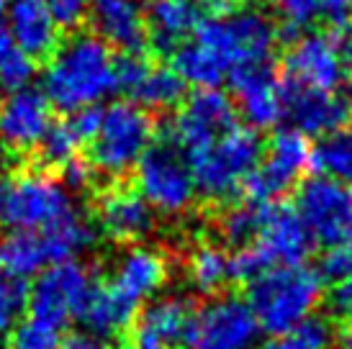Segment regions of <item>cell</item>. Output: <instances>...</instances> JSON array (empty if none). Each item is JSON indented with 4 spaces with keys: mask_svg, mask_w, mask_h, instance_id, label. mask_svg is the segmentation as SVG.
Returning a JSON list of instances; mask_svg holds the SVG:
<instances>
[{
    "mask_svg": "<svg viewBox=\"0 0 352 349\" xmlns=\"http://www.w3.org/2000/svg\"><path fill=\"white\" fill-rule=\"evenodd\" d=\"M129 349H139V347H129Z\"/></svg>",
    "mask_w": 352,
    "mask_h": 349,
    "instance_id": "obj_54",
    "label": "cell"
},
{
    "mask_svg": "<svg viewBox=\"0 0 352 349\" xmlns=\"http://www.w3.org/2000/svg\"><path fill=\"white\" fill-rule=\"evenodd\" d=\"M167 280L165 257L149 249V247H134L116 262V270L108 285H113L121 295H126L131 303H142L152 298Z\"/></svg>",
    "mask_w": 352,
    "mask_h": 349,
    "instance_id": "obj_22",
    "label": "cell"
},
{
    "mask_svg": "<svg viewBox=\"0 0 352 349\" xmlns=\"http://www.w3.org/2000/svg\"><path fill=\"white\" fill-rule=\"evenodd\" d=\"M319 3H322V16L332 23V29H337V31L350 29L352 0H319Z\"/></svg>",
    "mask_w": 352,
    "mask_h": 349,
    "instance_id": "obj_43",
    "label": "cell"
},
{
    "mask_svg": "<svg viewBox=\"0 0 352 349\" xmlns=\"http://www.w3.org/2000/svg\"><path fill=\"white\" fill-rule=\"evenodd\" d=\"M265 205L267 203H254V201L232 205L219 221V232L224 236V242L236 244V247L252 244L254 236L260 234V226H263Z\"/></svg>",
    "mask_w": 352,
    "mask_h": 349,
    "instance_id": "obj_31",
    "label": "cell"
},
{
    "mask_svg": "<svg viewBox=\"0 0 352 349\" xmlns=\"http://www.w3.org/2000/svg\"><path fill=\"white\" fill-rule=\"evenodd\" d=\"M252 247L260 252L267 267H291V264H303V260L309 257L311 236L294 208L267 203L263 226L254 236Z\"/></svg>",
    "mask_w": 352,
    "mask_h": 349,
    "instance_id": "obj_15",
    "label": "cell"
},
{
    "mask_svg": "<svg viewBox=\"0 0 352 349\" xmlns=\"http://www.w3.org/2000/svg\"><path fill=\"white\" fill-rule=\"evenodd\" d=\"M193 3H196L198 8L224 16V13H232V10L242 8V3H245V0H193Z\"/></svg>",
    "mask_w": 352,
    "mask_h": 349,
    "instance_id": "obj_46",
    "label": "cell"
},
{
    "mask_svg": "<svg viewBox=\"0 0 352 349\" xmlns=\"http://www.w3.org/2000/svg\"><path fill=\"white\" fill-rule=\"evenodd\" d=\"M296 214L311 242L324 247L352 242V185L332 177H311L298 188Z\"/></svg>",
    "mask_w": 352,
    "mask_h": 349,
    "instance_id": "obj_8",
    "label": "cell"
},
{
    "mask_svg": "<svg viewBox=\"0 0 352 349\" xmlns=\"http://www.w3.org/2000/svg\"><path fill=\"white\" fill-rule=\"evenodd\" d=\"M8 201H10V180L0 174V223L8 221Z\"/></svg>",
    "mask_w": 352,
    "mask_h": 349,
    "instance_id": "obj_48",
    "label": "cell"
},
{
    "mask_svg": "<svg viewBox=\"0 0 352 349\" xmlns=\"http://www.w3.org/2000/svg\"><path fill=\"white\" fill-rule=\"evenodd\" d=\"M116 93V59L103 39L78 34L59 44L44 72V95L50 106L75 113Z\"/></svg>",
    "mask_w": 352,
    "mask_h": 349,
    "instance_id": "obj_1",
    "label": "cell"
},
{
    "mask_svg": "<svg viewBox=\"0 0 352 349\" xmlns=\"http://www.w3.org/2000/svg\"><path fill=\"white\" fill-rule=\"evenodd\" d=\"M59 29H75L88 16L90 0H47Z\"/></svg>",
    "mask_w": 352,
    "mask_h": 349,
    "instance_id": "obj_40",
    "label": "cell"
},
{
    "mask_svg": "<svg viewBox=\"0 0 352 349\" xmlns=\"http://www.w3.org/2000/svg\"><path fill=\"white\" fill-rule=\"evenodd\" d=\"M31 288L26 278H19L8 270H0V334L16 329L29 311Z\"/></svg>",
    "mask_w": 352,
    "mask_h": 349,
    "instance_id": "obj_33",
    "label": "cell"
},
{
    "mask_svg": "<svg viewBox=\"0 0 352 349\" xmlns=\"http://www.w3.org/2000/svg\"><path fill=\"white\" fill-rule=\"evenodd\" d=\"M198 19L193 0H155L147 13V41L160 54H170L198 29Z\"/></svg>",
    "mask_w": 352,
    "mask_h": 349,
    "instance_id": "obj_23",
    "label": "cell"
},
{
    "mask_svg": "<svg viewBox=\"0 0 352 349\" xmlns=\"http://www.w3.org/2000/svg\"><path fill=\"white\" fill-rule=\"evenodd\" d=\"M52 126L50 100L41 90L23 87L0 103V142L10 152H31Z\"/></svg>",
    "mask_w": 352,
    "mask_h": 349,
    "instance_id": "obj_16",
    "label": "cell"
},
{
    "mask_svg": "<svg viewBox=\"0 0 352 349\" xmlns=\"http://www.w3.org/2000/svg\"><path fill=\"white\" fill-rule=\"evenodd\" d=\"M41 234V242L47 249V260L50 262H67L72 257L82 254L85 249L93 247L96 242V232L82 216L75 211L72 216L57 221L54 226L44 229Z\"/></svg>",
    "mask_w": 352,
    "mask_h": 349,
    "instance_id": "obj_26",
    "label": "cell"
},
{
    "mask_svg": "<svg viewBox=\"0 0 352 349\" xmlns=\"http://www.w3.org/2000/svg\"><path fill=\"white\" fill-rule=\"evenodd\" d=\"M62 347V329L47 321L29 316L13 329L8 349H59Z\"/></svg>",
    "mask_w": 352,
    "mask_h": 349,
    "instance_id": "obj_35",
    "label": "cell"
},
{
    "mask_svg": "<svg viewBox=\"0 0 352 349\" xmlns=\"http://www.w3.org/2000/svg\"><path fill=\"white\" fill-rule=\"evenodd\" d=\"M80 136L75 134V128L69 121H59V124H52L47 128V134L41 136L39 142V162L44 167H67L75 157H78L80 149Z\"/></svg>",
    "mask_w": 352,
    "mask_h": 349,
    "instance_id": "obj_32",
    "label": "cell"
},
{
    "mask_svg": "<svg viewBox=\"0 0 352 349\" xmlns=\"http://www.w3.org/2000/svg\"><path fill=\"white\" fill-rule=\"evenodd\" d=\"M96 280L88 267L80 262H54L39 272L29 295V311L34 319L47 321L57 329H65L72 319L82 316Z\"/></svg>",
    "mask_w": 352,
    "mask_h": 349,
    "instance_id": "obj_9",
    "label": "cell"
},
{
    "mask_svg": "<svg viewBox=\"0 0 352 349\" xmlns=\"http://www.w3.org/2000/svg\"><path fill=\"white\" fill-rule=\"evenodd\" d=\"M59 349H106V347L93 334H72V337H67V339L62 341Z\"/></svg>",
    "mask_w": 352,
    "mask_h": 349,
    "instance_id": "obj_45",
    "label": "cell"
},
{
    "mask_svg": "<svg viewBox=\"0 0 352 349\" xmlns=\"http://www.w3.org/2000/svg\"><path fill=\"white\" fill-rule=\"evenodd\" d=\"M260 324L247 301L216 298L193 313L186 349H252L260 339Z\"/></svg>",
    "mask_w": 352,
    "mask_h": 349,
    "instance_id": "obj_10",
    "label": "cell"
},
{
    "mask_svg": "<svg viewBox=\"0 0 352 349\" xmlns=\"http://www.w3.org/2000/svg\"><path fill=\"white\" fill-rule=\"evenodd\" d=\"M334 311L342 316L344 321L352 324V275L344 282L334 285V298H332Z\"/></svg>",
    "mask_w": 352,
    "mask_h": 349,
    "instance_id": "obj_44",
    "label": "cell"
},
{
    "mask_svg": "<svg viewBox=\"0 0 352 349\" xmlns=\"http://www.w3.org/2000/svg\"><path fill=\"white\" fill-rule=\"evenodd\" d=\"M47 249L39 232H13L0 236V270H8L19 278L36 275L47 267Z\"/></svg>",
    "mask_w": 352,
    "mask_h": 349,
    "instance_id": "obj_25",
    "label": "cell"
},
{
    "mask_svg": "<svg viewBox=\"0 0 352 349\" xmlns=\"http://www.w3.org/2000/svg\"><path fill=\"white\" fill-rule=\"evenodd\" d=\"M234 85L239 111L252 128H273L283 116V93L280 82L275 80L270 62L236 69L229 75Z\"/></svg>",
    "mask_w": 352,
    "mask_h": 349,
    "instance_id": "obj_17",
    "label": "cell"
},
{
    "mask_svg": "<svg viewBox=\"0 0 352 349\" xmlns=\"http://www.w3.org/2000/svg\"><path fill=\"white\" fill-rule=\"evenodd\" d=\"M236 126L234 103L221 90H198L170 126V142L186 157L196 155Z\"/></svg>",
    "mask_w": 352,
    "mask_h": 349,
    "instance_id": "obj_12",
    "label": "cell"
},
{
    "mask_svg": "<svg viewBox=\"0 0 352 349\" xmlns=\"http://www.w3.org/2000/svg\"><path fill=\"white\" fill-rule=\"evenodd\" d=\"M134 98L147 108H175L186 98V82L175 69L149 67Z\"/></svg>",
    "mask_w": 352,
    "mask_h": 349,
    "instance_id": "obj_30",
    "label": "cell"
},
{
    "mask_svg": "<svg viewBox=\"0 0 352 349\" xmlns=\"http://www.w3.org/2000/svg\"><path fill=\"white\" fill-rule=\"evenodd\" d=\"M16 52V44H13V39H10L8 29H6V23L0 21V69H3V65L8 62V57Z\"/></svg>",
    "mask_w": 352,
    "mask_h": 349,
    "instance_id": "obj_47",
    "label": "cell"
},
{
    "mask_svg": "<svg viewBox=\"0 0 352 349\" xmlns=\"http://www.w3.org/2000/svg\"><path fill=\"white\" fill-rule=\"evenodd\" d=\"M267 3H275V5H280V3H283V0H267Z\"/></svg>",
    "mask_w": 352,
    "mask_h": 349,
    "instance_id": "obj_53",
    "label": "cell"
},
{
    "mask_svg": "<svg viewBox=\"0 0 352 349\" xmlns=\"http://www.w3.org/2000/svg\"><path fill=\"white\" fill-rule=\"evenodd\" d=\"M3 155H6V146H3V142H0V159H3Z\"/></svg>",
    "mask_w": 352,
    "mask_h": 349,
    "instance_id": "obj_51",
    "label": "cell"
},
{
    "mask_svg": "<svg viewBox=\"0 0 352 349\" xmlns=\"http://www.w3.org/2000/svg\"><path fill=\"white\" fill-rule=\"evenodd\" d=\"M8 34L29 59H50L59 47V26L47 0H10Z\"/></svg>",
    "mask_w": 352,
    "mask_h": 349,
    "instance_id": "obj_18",
    "label": "cell"
},
{
    "mask_svg": "<svg viewBox=\"0 0 352 349\" xmlns=\"http://www.w3.org/2000/svg\"><path fill=\"white\" fill-rule=\"evenodd\" d=\"M88 16L100 39L126 54L147 44V16L139 0H90Z\"/></svg>",
    "mask_w": 352,
    "mask_h": 349,
    "instance_id": "obj_20",
    "label": "cell"
},
{
    "mask_svg": "<svg viewBox=\"0 0 352 349\" xmlns=\"http://www.w3.org/2000/svg\"><path fill=\"white\" fill-rule=\"evenodd\" d=\"M137 308V303H131L126 295H121L113 285H98L96 282L80 321L85 324L88 334H93L96 339H113L134 324Z\"/></svg>",
    "mask_w": 352,
    "mask_h": 349,
    "instance_id": "obj_24",
    "label": "cell"
},
{
    "mask_svg": "<svg viewBox=\"0 0 352 349\" xmlns=\"http://www.w3.org/2000/svg\"><path fill=\"white\" fill-rule=\"evenodd\" d=\"M62 174H65V188H69V190H82V188H88L93 183L96 170H93V165H90L88 159L75 157L67 167H62Z\"/></svg>",
    "mask_w": 352,
    "mask_h": 349,
    "instance_id": "obj_42",
    "label": "cell"
},
{
    "mask_svg": "<svg viewBox=\"0 0 352 349\" xmlns=\"http://www.w3.org/2000/svg\"><path fill=\"white\" fill-rule=\"evenodd\" d=\"M155 121L144 108L129 100L113 103L103 111L98 134L90 142V165L96 172L121 177L137 167L142 155L152 146Z\"/></svg>",
    "mask_w": 352,
    "mask_h": 349,
    "instance_id": "obj_5",
    "label": "cell"
},
{
    "mask_svg": "<svg viewBox=\"0 0 352 349\" xmlns=\"http://www.w3.org/2000/svg\"><path fill=\"white\" fill-rule=\"evenodd\" d=\"M188 278L193 282V288L201 293H216L224 288L226 280H232L229 275V254L219 249L214 244H204L188 260Z\"/></svg>",
    "mask_w": 352,
    "mask_h": 349,
    "instance_id": "obj_29",
    "label": "cell"
},
{
    "mask_svg": "<svg viewBox=\"0 0 352 349\" xmlns=\"http://www.w3.org/2000/svg\"><path fill=\"white\" fill-rule=\"evenodd\" d=\"M31 78H34V59L16 49L0 69V93L8 95V93L23 90V87H29Z\"/></svg>",
    "mask_w": 352,
    "mask_h": 349,
    "instance_id": "obj_37",
    "label": "cell"
},
{
    "mask_svg": "<svg viewBox=\"0 0 352 349\" xmlns=\"http://www.w3.org/2000/svg\"><path fill=\"white\" fill-rule=\"evenodd\" d=\"M196 41L224 67L226 75L236 69L270 62L275 49V26L263 10L236 8L198 23Z\"/></svg>",
    "mask_w": 352,
    "mask_h": 349,
    "instance_id": "obj_3",
    "label": "cell"
},
{
    "mask_svg": "<svg viewBox=\"0 0 352 349\" xmlns=\"http://www.w3.org/2000/svg\"><path fill=\"white\" fill-rule=\"evenodd\" d=\"M340 349H352V329L344 331L342 341H340Z\"/></svg>",
    "mask_w": 352,
    "mask_h": 349,
    "instance_id": "obj_49",
    "label": "cell"
},
{
    "mask_svg": "<svg viewBox=\"0 0 352 349\" xmlns=\"http://www.w3.org/2000/svg\"><path fill=\"white\" fill-rule=\"evenodd\" d=\"M0 349H8L6 347V341H3V337H0Z\"/></svg>",
    "mask_w": 352,
    "mask_h": 349,
    "instance_id": "obj_52",
    "label": "cell"
},
{
    "mask_svg": "<svg viewBox=\"0 0 352 349\" xmlns=\"http://www.w3.org/2000/svg\"><path fill=\"white\" fill-rule=\"evenodd\" d=\"M147 72H149V62L144 57H139V52L124 54L121 59H116V90L134 98L137 87L142 85V80H144Z\"/></svg>",
    "mask_w": 352,
    "mask_h": 349,
    "instance_id": "obj_38",
    "label": "cell"
},
{
    "mask_svg": "<svg viewBox=\"0 0 352 349\" xmlns=\"http://www.w3.org/2000/svg\"><path fill=\"white\" fill-rule=\"evenodd\" d=\"M280 93H283V113L303 136L334 134L342 128V124L352 113L350 100L342 93L309 90L294 82L280 85Z\"/></svg>",
    "mask_w": 352,
    "mask_h": 349,
    "instance_id": "obj_14",
    "label": "cell"
},
{
    "mask_svg": "<svg viewBox=\"0 0 352 349\" xmlns=\"http://www.w3.org/2000/svg\"><path fill=\"white\" fill-rule=\"evenodd\" d=\"M75 214L69 190L47 174H23L10 185L8 221L23 232H44Z\"/></svg>",
    "mask_w": 352,
    "mask_h": 349,
    "instance_id": "obj_13",
    "label": "cell"
},
{
    "mask_svg": "<svg viewBox=\"0 0 352 349\" xmlns=\"http://www.w3.org/2000/svg\"><path fill=\"white\" fill-rule=\"evenodd\" d=\"M306 167H311V144L306 142V136L296 128L278 131L270 139L265 159H260V165L250 172L242 190L247 201L273 203L291 185H296Z\"/></svg>",
    "mask_w": 352,
    "mask_h": 349,
    "instance_id": "obj_11",
    "label": "cell"
},
{
    "mask_svg": "<svg viewBox=\"0 0 352 349\" xmlns=\"http://www.w3.org/2000/svg\"><path fill=\"white\" fill-rule=\"evenodd\" d=\"M322 298L319 275L303 264L270 267L250 282L247 306L252 308L260 329L267 334H285L314 316Z\"/></svg>",
    "mask_w": 352,
    "mask_h": 349,
    "instance_id": "obj_2",
    "label": "cell"
},
{
    "mask_svg": "<svg viewBox=\"0 0 352 349\" xmlns=\"http://www.w3.org/2000/svg\"><path fill=\"white\" fill-rule=\"evenodd\" d=\"M193 303L186 295L157 298L139 313L134 339L139 349H173L186 341L188 326L193 321Z\"/></svg>",
    "mask_w": 352,
    "mask_h": 349,
    "instance_id": "obj_19",
    "label": "cell"
},
{
    "mask_svg": "<svg viewBox=\"0 0 352 349\" xmlns=\"http://www.w3.org/2000/svg\"><path fill=\"white\" fill-rule=\"evenodd\" d=\"M352 65V41L347 31L332 34H309L296 41L288 57V82L309 90H324V93H340V87L347 80Z\"/></svg>",
    "mask_w": 352,
    "mask_h": 349,
    "instance_id": "obj_7",
    "label": "cell"
},
{
    "mask_svg": "<svg viewBox=\"0 0 352 349\" xmlns=\"http://www.w3.org/2000/svg\"><path fill=\"white\" fill-rule=\"evenodd\" d=\"M173 69L183 78L186 85H196L201 90H214L226 78L224 67L198 41L183 44L173 52Z\"/></svg>",
    "mask_w": 352,
    "mask_h": 349,
    "instance_id": "obj_27",
    "label": "cell"
},
{
    "mask_svg": "<svg viewBox=\"0 0 352 349\" xmlns=\"http://www.w3.org/2000/svg\"><path fill=\"white\" fill-rule=\"evenodd\" d=\"M100 118H103V108L85 106L72 113L69 124L75 128V134L80 136V142H93V136L98 134V128H100Z\"/></svg>",
    "mask_w": 352,
    "mask_h": 349,
    "instance_id": "obj_41",
    "label": "cell"
},
{
    "mask_svg": "<svg viewBox=\"0 0 352 349\" xmlns=\"http://www.w3.org/2000/svg\"><path fill=\"white\" fill-rule=\"evenodd\" d=\"M98 223L113 242H139L155 232V208L129 188H113L100 198Z\"/></svg>",
    "mask_w": 352,
    "mask_h": 349,
    "instance_id": "obj_21",
    "label": "cell"
},
{
    "mask_svg": "<svg viewBox=\"0 0 352 349\" xmlns=\"http://www.w3.org/2000/svg\"><path fill=\"white\" fill-rule=\"evenodd\" d=\"M263 144L252 128L234 126L229 134L216 139L214 144L186 157L196 193L206 201H226L236 190H242L245 180L254 167L260 165Z\"/></svg>",
    "mask_w": 352,
    "mask_h": 349,
    "instance_id": "obj_4",
    "label": "cell"
},
{
    "mask_svg": "<svg viewBox=\"0 0 352 349\" xmlns=\"http://www.w3.org/2000/svg\"><path fill=\"white\" fill-rule=\"evenodd\" d=\"M319 280H327L332 285H340L352 275V242L327 247V252L319 260Z\"/></svg>",
    "mask_w": 352,
    "mask_h": 349,
    "instance_id": "obj_36",
    "label": "cell"
},
{
    "mask_svg": "<svg viewBox=\"0 0 352 349\" xmlns=\"http://www.w3.org/2000/svg\"><path fill=\"white\" fill-rule=\"evenodd\" d=\"M280 10H283L285 29L301 31L322 16V3L319 0H283Z\"/></svg>",
    "mask_w": 352,
    "mask_h": 349,
    "instance_id": "obj_39",
    "label": "cell"
},
{
    "mask_svg": "<svg viewBox=\"0 0 352 349\" xmlns=\"http://www.w3.org/2000/svg\"><path fill=\"white\" fill-rule=\"evenodd\" d=\"M6 8H8V0H0V16L6 13Z\"/></svg>",
    "mask_w": 352,
    "mask_h": 349,
    "instance_id": "obj_50",
    "label": "cell"
},
{
    "mask_svg": "<svg viewBox=\"0 0 352 349\" xmlns=\"http://www.w3.org/2000/svg\"><path fill=\"white\" fill-rule=\"evenodd\" d=\"M334 334L332 326L324 319H306L303 324L294 326L285 334H278L273 339L267 341L263 349H329Z\"/></svg>",
    "mask_w": 352,
    "mask_h": 349,
    "instance_id": "obj_34",
    "label": "cell"
},
{
    "mask_svg": "<svg viewBox=\"0 0 352 349\" xmlns=\"http://www.w3.org/2000/svg\"><path fill=\"white\" fill-rule=\"evenodd\" d=\"M311 167L324 177L352 185V131H334L311 149Z\"/></svg>",
    "mask_w": 352,
    "mask_h": 349,
    "instance_id": "obj_28",
    "label": "cell"
},
{
    "mask_svg": "<svg viewBox=\"0 0 352 349\" xmlns=\"http://www.w3.org/2000/svg\"><path fill=\"white\" fill-rule=\"evenodd\" d=\"M139 195L155 211L177 216L196 198V183L186 155L173 142L152 144L137 162Z\"/></svg>",
    "mask_w": 352,
    "mask_h": 349,
    "instance_id": "obj_6",
    "label": "cell"
}]
</instances>
